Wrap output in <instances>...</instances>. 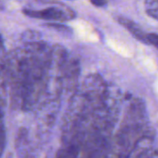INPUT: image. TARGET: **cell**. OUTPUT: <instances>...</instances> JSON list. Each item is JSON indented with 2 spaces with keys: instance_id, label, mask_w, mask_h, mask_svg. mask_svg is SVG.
Masks as SVG:
<instances>
[{
  "instance_id": "cell-5",
  "label": "cell",
  "mask_w": 158,
  "mask_h": 158,
  "mask_svg": "<svg viewBox=\"0 0 158 158\" xmlns=\"http://www.w3.org/2000/svg\"><path fill=\"white\" fill-rule=\"evenodd\" d=\"M5 60V48L3 44V39L0 35V72L2 71V69H7V63Z\"/></svg>"
},
{
  "instance_id": "cell-7",
  "label": "cell",
  "mask_w": 158,
  "mask_h": 158,
  "mask_svg": "<svg viewBox=\"0 0 158 158\" xmlns=\"http://www.w3.org/2000/svg\"><path fill=\"white\" fill-rule=\"evenodd\" d=\"M46 26L49 27V28H52V29H55L57 31H60L62 33L72 32V30L68 26H65V25L60 24V23H48V24H46Z\"/></svg>"
},
{
  "instance_id": "cell-3",
  "label": "cell",
  "mask_w": 158,
  "mask_h": 158,
  "mask_svg": "<svg viewBox=\"0 0 158 158\" xmlns=\"http://www.w3.org/2000/svg\"><path fill=\"white\" fill-rule=\"evenodd\" d=\"M144 10L149 17L158 21V0H145Z\"/></svg>"
},
{
  "instance_id": "cell-6",
  "label": "cell",
  "mask_w": 158,
  "mask_h": 158,
  "mask_svg": "<svg viewBox=\"0 0 158 158\" xmlns=\"http://www.w3.org/2000/svg\"><path fill=\"white\" fill-rule=\"evenodd\" d=\"M146 44L152 45V46H153L155 48L158 49V34H154V33L147 34Z\"/></svg>"
},
{
  "instance_id": "cell-1",
  "label": "cell",
  "mask_w": 158,
  "mask_h": 158,
  "mask_svg": "<svg viewBox=\"0 0 158 158\" xmlns=\"http://www.w3.org/2000/svg\"><path fill=\"white\" fill-rule=\"evenodd\" d=\"M23 13L30 18L40 19L50 22H66L75 18L76 13L72 9L61 5L59 7H49L43 10L23 9Z\"/></svg>"
},
{
  "instance_id": "cell-2",
  "label": "cell",
  "mask_w": 158,
  "mask_h": 158,
  "mask_svg": "<svg viewBox=\"0 0 158 158\" xmlns=\"http://www.w3.org/2000/svg\"><path fill=\"white\" fill-rule=\"evenodd\" d=\"M116 19H117V22L121 25H123L136 39L146 44V38H147L148 33H145L137 23H135L130 19H127V18L123 17V16H118Z\"/></svg>"
},
{
  "instance_id": "cell-8",
  "label": "cell",
  "mask_w": 158,
  "mask_h": 158,
  "mask_svg": "<svg viewBox=\"0 0 158 158\" xmlns=\"http://www.w3.org/2000/svg\"><path fill=\"white\" fill-rule=\"evenodd\" d=\"M89 1L93 6L99 7V8L104 7L107 4V0H89Z\"/></svg>"
},
{
  "instance_id": "cell-4",
  "label": "cell",
  "mask_w": 158,
  "mask_h": 158,
  "mask_svg": "<svg viewBox=\"0 0 158 158\" xmlns=\"http://www.w3.org/2000/svg\"><path fill=\"white\" fill-rule=\"evenodd\" d=\"M3 116L4 114L2 109V101L0 99V158L2 157V153L5 148V141H6V132H5Z\"/></svg>"
}]
</instances>
